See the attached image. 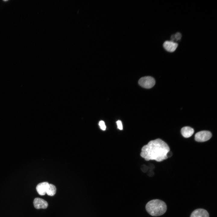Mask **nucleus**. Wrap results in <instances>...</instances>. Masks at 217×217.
I'll return each instance as SVG.
<instances>
[{
	"label": "nucleus",
	"instance_id": "obj_7",
	"mask_svg": "<svg viewBox=\"0 0 217 217\" xmlns=\"http://www.w3.org/2000/svg\"><path fill=\"white\" fill-rule=\"evenodd\" d=\"M177 43L171 41H166L163 44L164 48L167 51L173 52L175 51L178 46Z\"/></svg>",
	"mask_w": 217,
	"mask_h": 217
},
{
	"label": "nucleus",
	"instance_id": "obj_6",
	"mask_svg": "<svg viewBox=\"0 0 217 217\" xmlns=\"http://www.w3.org/2000/svg\"><path fill=\"white\" fill-rule=\"evenodd\" d=\"M49 184L47 182H44L39 184L36 187V190L40 195L46 194L49 186Z\"/></svg>",
	"mask_w": 217,
	"mask_h": 217
},
{
	"label": "nucleus",
	"instance_id": "obj_17",
	"mask_svg": "<svg viewBox=\"0 0 217 217\" xmlns=\"http://www.w3.org/2000/svg\"><path fill=\"white\" fill-rule=\"evenodd\" d=\"M172 153L171 152H170V151L168 152L167 153V156L168 157V158H170V157H171L172 156Z\"/></svg>",
	"mask_w": 217,
	"mask_h": 217
},
{
	"label": "nucleus",
	"instance_id": "obj_9",
	"mask_svg": "<svg viewBox=\"0 0 217 217\" xmlns=\"http://www.w3.org/2000/svg\"><path fill=\"white\" fill-rule=\"evenodd\" d=\"M194 132V129L192 127L185 126L182 127L181 130V133L182 135L185 138L190 137Z\"/></svg>",
	"mask_w": 217,
	"mask_h": 217
},
{
	"label": "nucleus",
	"instance_id": "obj_15",
	"mask_svg": "<svg viewBox=\"0 0 217 217\" xmlns=\"http://www.w3.org/2000/svg\"><path fill=\"white\" fill-rule=\"evenodd\" d=\"M148 175L149 176H152L154 175V172L153 170H149Z\"/></svg>",
	"mask_w": 217,
	"mask_h": 217
},
{
	"label": "nucleus",
	"instance_id": "obj_4",
	"mask_svg": "<svg viewBox=\"0 0 217 217\" xmlns=\"http://www.w3.org/2000/svg\"><path fill=\"white\" fill-rule=\"evenodd\" d=\"M212 136L210 132L203 131L197 132L195 135V140L197 142H203L209 140Z\"/></svg>",
	"mask_w": 217,
	"mask_h": 217
},
{
	"label": "nucleus",
	"instance_id": "obj_13",
	"mask_svg": "<svg viewBox=\"0 0 217 217\" xmlns=\"http://www.w3.org/2000/svg\"><path fill=\"white\" fill-rule=\"evenodd\" d=\"M116 123L118 128L120 130H122L123 127L121 121L120 120H118L116 121Z\"/></svg>",
	"mask_w": 217,
	"mask_h": 217
},
{
	"label": "nucleus",
	"instance_id": "obj_16",
	"mask_svg": "<svg viewBox=\"0 0 217 217\" xmlns=\"http://www.w3.org/2000/svg\"><path fill=\"white\" fill-rule=\"evenodd\" d=\"M148 167V169L151 170H153L155 168L154 165L152 164H151L149 165V166Z\"/></svg>",
	"mask_w": 217,
	"mask_h": 217
},
{
	"label": "nucleus",
	"instance_id": "obj_14",
	"mask_svg": "<svg viewBox=\"0 0 217 217\" xmlns=\"http://www.w3.org/2000/svg\"><path fill=\"white\" fill-rule=\"evenodd\" d=\"M141 169L142 171L144 172H146L148 171V166L145 165H142L141 167Z\"/></svg>",
	"mask_w": 217,
	"mask_h": 217
},
{
	"label": "nucleus",
	"instance_id": "obj_1",
	"mask_svg": "<svg viewBox=\"0 0 217 217\" xmlns=\"http://www.w3.org/2000/svg\"><path fill=\"white\" fill-rule=\"evenodd\" d=\"M169 151L168 145L162 140L158 138L150 141L143 146L140 155L146 161L155 160L160 162L168 159L167 154Z\"/></svg>",
	"mask_w": 217,
	"mask_h": 217
},
{
	"label": "nucleus",
	"instance_id": "obj_8",
	"mask_svg": "<svg viewBox=\"0 0 217 217\" xmlns=\"http://www.w3.org/2000/svg\"><path fill=\"white\" fill-rule=\"evenodd\" d=\"M190 217H209V215L206 210L203 209H198L192 212Z\"/></svg>",
	"mask_w": 217,
	"mask_h": 217
},
{
	"label": "nucleus",
	"instance_id": "obj_3",
	"mask_svg": "<svg viewBox=\"0 0 217 217\" xmlns=\"http://www.w3.org/2000/svg\"><path fill=\"white\" fill-rule=\"evenodd\" d=\"M139 84L143 87L149 89L153 87L155 83L154 79L150 76H145L140 78L138 81Z\"/></svg>",
	"mask_w": 217,
	"mask_h": 217
},
{
	"label": "nucleus",
	"instance_id": "obj_10",
	"mask_svg": "<svg viewBox=\"0 0 217 217\" xmlns=\"http://www.w3.org/2000/svg\"><path fill=\"white\" fill-rule=\"evenodd\" d=\"M56 188L55 186L52 184H49V186L46 191V193L50 196H53L56 193Z\"/></svg>",
	"mask_w": 217,
	"mask_h": 217
},
{
	"label": "nucleus",
	"instance_id": "obj_2",
	"mask_svg": "<svg viewBox=\"0 0 217 217\" xmlns=\"http://www.w3.org/2000/svg\"><path fill=\"white\" fill-rule=\"evenodd\" d=\"M147 212L152 216H157L164 214L167 209L166 203L159 199H154L148 202L146 205Z\"/></svg>",
	"mask_w": 217,
	"mask_h": 217
},
{
	"label": "nucleus",
	"instance_id": "obj_5",
	"mask_svg": "<svg viewBox=\"0 0 217 217\" xmlns=\"http://www.w3.org/2000/svg\"><path fill=\"white\" fill-rule=\"evenodd\" d=\"M33 205L34 207L36 209H45L48 206V203L45 200L39 198H36L33 201Z\"/></svg>",
	"mask_w": 217,
	"mask_h": 217
},
{
	"label": "nucleus",
	"instance_id": "obj_11",
	"mask_svg": "<svg viewBox=\"0 0 217 217\" xmlns=\"http://www.w3.org/2000/svg\"><path fill=\"white\" fill-rule=\"evenodd\" d=\"M181 37V35L179 32H177L175 35H173L171 37V41L174 42L175 39L176 41L180 40Z\"/></svg>",
	"mask_w": 217,
	"mask_h": 217
},
{
	"label": "nucleus",
	"instance_id": "obj_12",
	"mask_svg": "<svg viewBox=\"0 0 217 217\" xmlns=\"http://www.w3.org/2000/svg\"><path fill=\"white\" fill-rule=\"evenodd\" d=\"M99 125L100 128L102 130L105 131L106 129V127L104 122L103 121H101L99 122Z\"/></svg>",
	"mask_w": 217,
	"mask_h": 217
}]
</instances>
